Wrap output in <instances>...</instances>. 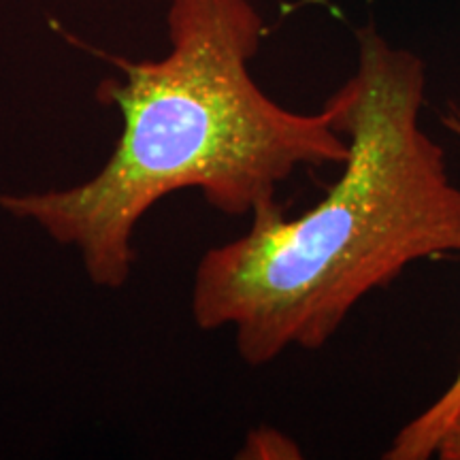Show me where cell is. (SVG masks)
Returning <instances> with one entry per match:
<instances>
[{"label": "cell", "mask_w": 460, "mask_h": 460, "mask_svg": "<svg viewBox=\"0 0 460 460\" xmlns=\"http://www.w3.org/2000/svg\"><path fill=\"white\" fill-rule=\"evenodd\" d=\"M356 71L331 96L348 158L301 216L262 207L207 250L192 284L200 331L230 329L247 367L324 348L371 292L420 261L460 256V188L420 124L427 66L376 24L356 28Z\"/></svg>", "instance_id": "6da1fadb"}, {"label": "cell", "mask_w": 460, "mask_h": 460, "mask_svg": "<svg viewBox=\"0 0 460 460\" xmlns=\"http://www.w3.org/2000/svg\"><path fill=\"white\" fill-rule=\"evenodd\" d=\"M169 51L111 56L122 77L99 85L122 132L90 180L48 192H0V211L73 247L94 286L118 290L135 264L132 239L160 200L199 190L224 216L278 200L303 169L343 164L348 139L331 101L315 113L279 105L252 75L267 34L252 0H171Z\"/></svg>", "instance_id": "7a4b0ae2"}, {"label": "cell", "mask_w": 460, "mask_h": 460, "mask_svg": "<svg viewBox=\"0 0 460 460\" xmlns=\"http://www.w3.org/2000/svg\"><path fill=\"white\" fill-rule=\"evenodd\" d=\"M446 128L460 141V107H450L444 118ZM460 411V367L447 388L430 402L424 411L394 435L393 444L384 454L386 460H427L435 456V447L441 435Z\"/></svg>", "instance_id": "3957f363"}, {"label": "cell", "mask_w": 460, "mask_h": 460, "mask_svg": "<svg viewBox=\"0 0 460 460\" xmlns=\"http://www.w3.org/2000/svg\"><path fill=\"white\" fill-rule=\"evenodd\" d=\"M435 456L441 460H460V411L446 429V433L441 435L439 444L435 447Z\"/></svg>", "instance_id": "277c9868"}]
</instances>
